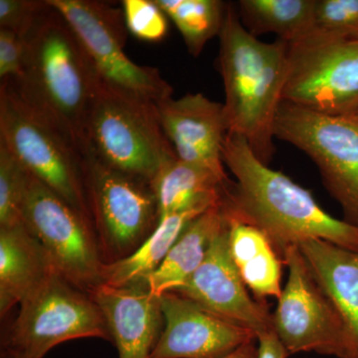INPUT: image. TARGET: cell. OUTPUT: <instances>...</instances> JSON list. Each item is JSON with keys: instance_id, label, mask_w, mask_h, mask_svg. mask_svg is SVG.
I'll list each match as a JSON object with an SVG mask.
<instances>
[{"instance_id": "9c48e42d", "label": "cell", "mask_w": 358, "mask_h": 358, "mask_svg": "<svg viewBox=\"0 0 358 358\" xmlns=\"http://www.w3.org/2000/svg\"><path fill=\"white\" fill-rule=\"evenodd\" d=\"M275 138L287 141L315 162L322 182L341 205L343 220L358 227V122L303 109L282 101Z\"/></svg>"}, {"instance_id": "7402d4cb", "label": "cell", "mask_w": 358, "mask_h": 358, "mask_svg": "<svg viewBox=\"0 0 358 358\" xmlns=\"http://www.w3.org/2000/svg\"><path fill=\"white\" fill-rule=\"evenodd\" d=\"M223 180L209 169L176 159L166 164L150 183L159 219L196 205L220 201Z\"/></svg>"}, {"instance_id": "f1b7e54d", "label": "cell", "mask_w": 358, "mask_h": 358, "mask_svg": "<svg viewBox=\"0 0 358 358\" xmlns=\"http://www.w3.org/2000/svg\"><path fill=\"white\" fill-rule=\"evenodd\" d=\"M24 40L11 30L0 28V79L16 80L24 65Z\"/></svg>"}, {"instance_id": "4316f807", "label": "cell", "mask_w": 358, "mask_h": 358, "mask_svg": "<svg viewBox=\"0 0 358 358\" xmlns=\"http://www.w3.org/2000/svg\"><path fill=\"white\" fill-rule=\"evenodd\" d=\"M122 4L127 28L133 36L152 43L166 38L169 17L155 0H124Z\"/></svg>"}, {"instance_id": "ffe728a7", "label": "cell", "mask_w": 358, "mask_h": 358, "mask_svg": "<svg viewBox=\"0 0 358 358\" xmlns=\"http://www.w3.org/2000/svg\"><path fill=\"white\" fill-rule=\"evenodd\" d=\"M212 206L196 205L160 218L154 232L131 256L117 262L103 264V284L122 288L145 282L164 262L186 227Z\"/></svg>"}, {"instance_id": "52a82bcc", "label": "cell", "mask_w": 358, "mask_h": 358, "mask_svg": "<svg viewBox=\"0 0 358 358\" xmlns=\"http://www.w3.org/2000/svg\"><path fill=\"white\" fill-rule=\"evenodd\" d=\"M0 143L33 178L92 223L82 155L48 122L28 109L4 83L0 85Z\"/></svg>"}, {"instance_id": "7a4b0ae2", "label": "cell", "mask_w": 358, "mask_h": 358, "mask_svg": "<svg viewBox=\"0 0 358 358\" xmlns=\"http://www.w3.org/2000/svg\"><path fill=\"white\" fill-rule=\"evenodd\" d=\"M22 38V75L1 83L83 154L87 115L100 82L83 44L50 4Z\"/></svg>"}, {"instance_id": "5bb4252c", "label": "cell", "mask_w": 358, "mask_h": 358, "mask_svg": "<svg viewBox=\"0 0 358 358\" xmlns=\"http://www.w3.org/2000/svg\"><path fill=\"white\" fill-rule=\"evenodd\" d=\"M160 301L164 327L150 358H223L257 338L176 292L162 294Z\"/></svg>"}, {"instance_id": "e0dca14e", "label": "cell", "mask_w": 358, "mask_h": 358, "mask_svg": "<svg viewBox=\"0 0 358 358\" xmlns=\"http://www.w3.org/2000/svg\"><path fill=\"white\" fill-rule=\"evenodd\" d=\"M345 324V358H358V252L319 239L296 245Z\"/></svg>"}, {"instance_id": "4fadbf2b", "label": "cell", "mask_w": 358, "mask_h": 358, "mask_svg": "<svg viewBox=\"0 0 358 358\" xmlns=\"http://www.w3.org/2000/svg\"><path fill=\"white\" fill-rule=\"evenodd\" d=\"M173 292L249 329L256 336L273 329V313L268 303L252 298L233 262L225 219L212 240L203 263L185 285Z\"/></svg>"}, {"instance_id": "4dcf8cb0", "label": "cell", "mask_w": 358, "mask_h": 358, "mask_svg": "<svg viewBox=\"0 0 358 358\" xmlns=\"http://www.w3.org/2000/svg\"><path fill=\"white\" fill-rule=\"evenodd\" d=\"M223 358H258V345L257 338L252 339L245 345L240 346L235 352Z\"/></svg>"}, {"instance_id": "30bf717a", "label": "cell", "mask_w": 358, "mask_h": 358, "mask_svg": "<svg viewBox=\"0 0 358 358\" xmlns=\"http://www.w3.org/2000/svg\"><path fill=\"white\" fill-rule=\"evenodd\" d=\"M282 101L334 117L358 112V42L313 31L288 43Z\"/></svg>"}, {"instance_id": "6da1fadb", "label": "cell", "mask_w": 358, "mask_h": 358, "mask_svg": "<svg viewBox=\"0 0 358 358\" xmlns=\"http://www.w3.org/2000/svg\"><path fill=\"white\" fill-rule=\"evenodd\" d=\"M222 159L236 181L223 186L219 201L226 218L265 233L278 255L308 239L358 252V227L327 213L312 193L257 159L247 141L226 134Z\"/></svg>"}, {"instance_id": "ac0fdd59", "label": "cell", "mask_w": 358, "mask_h": 358, "mask_svg": "<svg viewBox=\"0 0 358 358\" xmlns=\"http://www.w3.org/2000/svg\"><path fill=\"white\" fill-rule=\"evenodd\" d=\"M57 272L25 222L0 227V315L36 291Z\"/></svg>"}, {"instance_id": "d6a6232c", "label": "cell", "mask_w": 358, "mask_h": 358, "mask_svg": "<svg viewBox=\"0 0 358 358\" xmlns=\"http://www.w3.org/2000/svg\"><path fill=\"white\" fill-rule=\"evenodd\" d=\"M353 119L355 120H357V121L358 122V112L357 113V114H355L352 115Z\"/></svg>"}, {"instance_id": "2e32d148", "label": "cell", "mask_w": 358, "mask_h": 358, "mask_svg": "<svg viewBox=\"0 0 358 358\" xmlns=\"http://www.w3.org/2000/svg\"><path fill=\"white\" fill-rule=\"evenodd\" d=\"M90 296L102 310L120 358H150L164 327L160 296L145 282L122 288L102 284Z\"/></svg>"}, {"instance_id": "cb8c5ba5", "label": "cell", "mask_w": 358, "mask_h": 358, "mask_svg": "<svg viewBox=\"0 0 358 358\" xmlns=\"http://www.w3.org/2000/svg\"><path fill=\"white\" fill-rule=\"evenodd\" d=\"M182 35L187 50L199 57L207 42L219 36L227 3L219 0H155Z\"/></svg>"}, {"instance_id": "7c38bea8", "label": "cell", "mask_w": 358, "mask_h": 358, "mask_svg": "<svg viewBox=\"0 0 358 358\" xmlns=\"http://www.w3.org/2000/svg\"><path fill=\"white\" fill-rule=\"evenodd\" d=\"M288 281L273 313V329L289 355L317 352L345 358V324L334 303L313 277L296 246L282 256Z\"/></svg>"}, {"instance_id": "f546056e", "label": "cell", "mask_w": 358, "mask_h": 358, "mask_svg": "<svg viewBox=\"0 0 358 358\" xmlns=\"http://www.w3.org/2000/svg\"><path fill=\"white\" fill-rule=\"evenodd\" d=\"M257 341L258 358H288L289 355L275 334L274 329L257 334Z\"/></svg>"}, {"instance_id": "1f68e13d", "label": "cell", "mask_w": 358, "mask_h": 358, "mask_svg": "<svg viewBox=\"0 0 358 358\" xmlns=\"http://www.w3.org/2000/svg\"><path fill=\"white\" fill-rule=\"evenodd\" d=\"M1 358H25L22 355H18V353L8 352V350H2Z\"/></svg>"}, {"instance_id": "8992f818", "label": "cell", "mask_w": 358, "mask_h": 358, "mask_svg": "<svg viewBox=\"0 0 358 358\" xmlns=\"http://www.w3.org/2000/svg\"><path fill=\"white\" fill-rule=\"evenodd\" d=\"M47 2L69 22L103 85L155 105L173 96V87L157 68L136 64L127 56L128 28L122 10L95 0Z\"/></svg>"}, {"instance_id": "8fae6325", "label": "cell", "mask_w": 358, "mask_h": 358, "mask_svg": "<svg viewBox=\"0 0 358 358\" xmlns=\"http://www.w3.org/2000/svg\"><path fill=\"white\" fill-rule=\"evenodd\" d=\"M23 219L59 274L91 294L103 284V260L88 219L30 174Z\"/></svg>"}, {"instance_id": "277c9868", "label": "cell", "mask_w": 358, "mask_h": 358, "mask_svg": "<svg viewBox=\"0 0 358 358\" xmlns=\"http://www.w3.org/2000/svg\"><path fill=\"white\" fill-rule=\"evenodd\" d=\"M84 152L150 185L178 159L160 126L157 105L124 95L101 81L87 115Z\"/></svg>"}, {"instance_id": "44dd1931", "label": "cell", "mask_w": 358, "mask_h": 358, "mask_svg": "<svg viewBox=\"0 0 358 358\" xmlns=\"http://www.w3.org/2000/svg\"><path fill=\"white\" fill-rule=\"evenodd\" d=\"M223 223L219 203L195 218L183 231L159 268L145 280L150 293L162 296L185 285L203 263L212 240Z\"/></svg>"}, {"instance_id": "603a6c76", "label": "cell", "mask_w": 358, "mask_h": 358, "mask_svg": "<svg viewBox=\"0 0 358 358\" xmlns=\"http://www.w3.org/2000/svg\"><path fill=\"white\" fill-rule=\"evenodd\" d=\"M236 6L242 24L255 37L275 33L293 43L313 31L315 0H240Z\"/></svg>"}, {"instance_id": "d6986e66", "label": "cell", "mask_w": 358, "mask_h": 358, "mask_svg": "<svg viewBox=\"0 0 358 358\" xmlns=\"http://www.w3.org/2000/svg\"><path fill=\"white\" fill-rule=\"evenodd\" d=\"M223 217L227 223L231 256L245 286L257 301L279 300L285 263L270 240L254 226Z\"/></svg>"}, {"instance_id": "ba28073f", "label": "cell", "mask_w": 358, "mask_h": 358, "mask_svg": "<svg viewBox=\"0 0 358 358\" xmlns=\"http://www.w3.org/2000/svg\"><path fill=\"white\" fill-rule=\"evenodd\" d=\"M86 338L112 341L102 310L89 294L55 272L20 303L2 350L43 358L59 343Z\"/></svg>"}, {"instance_id": "9a60e30c", "label": "cell", "mask_w": 358, "mask_h": 358, "mask_svg": "<svg viewBox=\"0 0 358 358\" xmlns=\"http://www.w3.org/2000/svg\"><path fill=\"white\" fill-rule=\"evenodd\" d=\"M160 126L178 159L229 180L222 150L228 133L224 105L202 94L173 96L157 105Z\"/></svg>"}, {"instance_id": "5b68a950", "label": "cell", "mask_w": 358, "mask_h": 358, "mask_svg": "<svg viewBox=\"0 0 358 358\" xmlns=\"http://www.w3.org/2000/svg\"><path fill=\"white\" fill-rule=\"evenodd\" d=\"M85 192L103 264L136 251L159 224L157 199L150 183L82 154Z\"/></svg>"}, {"instance_id": "484cf974", "label": "cell", "mask_w": 358, "mask_h": 358, "mask_svg": "<svg viewBox=\"0 0 358 358\" xmlns=\"http://www.w3.org/2000/svg\"><path fill=\"white\" fill-rule=\"evenodd\" d=\"M313 31L358 42V0H315Z\"/></svg>"}, {"instance_id": "d4e9b609", "label": "cell", "mask_w": 358, "mask_h": 358, "mask_svg": "<svg viewBox=\"0 0 358 358\" xmlns=\"http://www.w3.org/2000/svg\"><path fill=\"white\" fill-rule=\"evenodd\" d=\"M30 174L0 143V227L24 222L23 203Z\"/></svg>"}, {"instance_id": "83f0119b", "label": "cell", "mask_w": 358, "mask_h": 358, "mask_svg": "<svg viewBox=\"0 0 358 358\" xmlns=\"http://www.w3.org/2000/svg\"><path fill=\"white\" fill-rule=\"evenodd\" d=\"M47 7L46 0H0V28L23 37Z\"/></svg>"}, {"instance_id": "3957f363", "label": "cell", "mask_w": 358, "mask_h": 358, "mask_svg": "<svg viewBox=\"0 0 358 358\" xmlns=\"http://www.w3.org/2000/svg\"><path fill=\"white\" fill-rule=\"evenodd\" d=\"M219 39L227 134L242 136L257 159L268 166L275 152V122L288 75V43L260 41L242 24L232 2L226 6Z\"/></svg>"}]
</instances>
